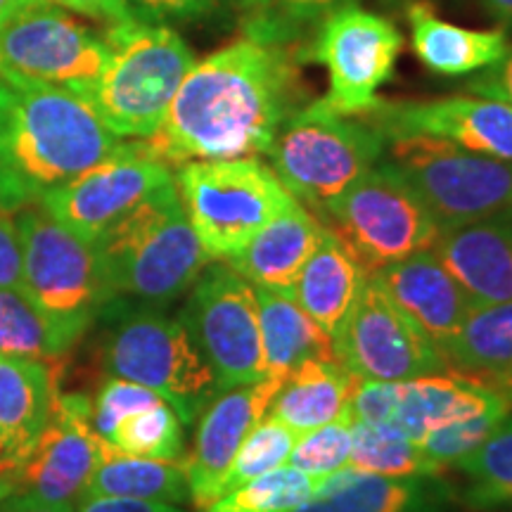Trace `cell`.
<instances>
[{
	"label": "cell",
	"mask_w": 512,
	"mask_h": 512,
	"mask_svg": "<svg viewBox=\"0 0 512 512\" xmlns=\"http://www.w3.org/2000/svg\"><path fill=\"white\" fill-rule=\"evenodd\" d=\"M0 512H76L72 503H48L34 496H8L0 501Z\"/></svg>",
	"instance_id": "bcb514c9"
},
{
	"label": "cell",
	"mask_w": 512,
	"mask_h": 512,
	"mask_svg": "<svg viewBox=\"0 0 512 512\" xmlns=\"http://www.w3.org/2000/svg\"><path fill=\"white\" fill-rule=\"evenodd\" d=\"M57 394L53 363L0 356V453L5 477L36 446Z\"/></svg>",
	"instance_id": "7402d4cb"
},
{
	"label": "cell",
	"mask_w": 512,
	"mask_h": 512,
	"mask_svg": "<svg viewBox=\"0 0 512 512\" xmlns=\"http://www.w3.org/2000/svg\"><path fill=\"white\" fill-rule=\"evenodd\" d=\"M351 418L347 413L318 430L306 432L294 444L287 465L316 477H330L349 467Z\"/></svg>",
	"instance_id": "74e56055"
},
{
	"label": "cell",
	"mask_w": 512,
	"mask_h": 512,
	"mask_svg": "<svg viewBox=\"0 0 512 512\" xmlns=\"http://www.w3.org/2000/svg\"><path fill=\"white\" fill-rule=\"evenodd\" d=\"M297 434L283 422L275 420L273 415H266L259 425L249 432V437L242 441L238 456H235L233 465H230L228 475L223 477L221 494L245 486L254 479L268 475V472L278 470V467L287 465L294 444H297Z\"/></svg>",
	"instance_id": "d590c367"
},
{
	"label": "cell",
	"mask_w": 512,
	"mask_h": 512,
	"mask_svg": "<svg viewBox=\"0 0 512 512\" xmlns=\"http://www.w3.org/2000/svg\"><path fill=\"white\" fill-rule=\"evenodd\" d=\"M512 411V408H510ZM510 411H489L472 415V418L448 422V425L434 427L432 432H427L425 437L418 441L422 456H425L427 465L432 472L456 470L458 463L463 458L470 456L482 441L496 430L498 422H501Z\"/></svg>",
	"instance_id": "8d00e7d4"
},
{
	"label": "cell",
	"mask_w": 512,
	"mask_h": 512,
	"mask_svg": "<svg viewBox=\"0 0 512 512\" xmlns=\"http://www.w3.org/2000/svg\"><path fill=\"white\" fill-rule=\"evenodd\" d=\"M259 304L261 349L266 375L285 380L309 361L335 356V339L299 306L287 292L254 287Z\"/></svg>",
	"instance_id": "4316f807"
},
{
	"label": "cell",
	"mask_w": 512,
	"mask_h": 512,
	"mask_svg": "<svg viewBox=\"0 0 512 512\" xmlns=\"http://www.w3.org/2000/svg\"><path fill=\"white\" fill-rule=\"evenodd\" d=\"M105 38L112 48L110 62L81 98L117 138H152L195 67V53L169 24L143 19L107 27Z\"/></svg>",
	"instance_id": "5b68a950"
},
{
	"label": "cell",
	"mask_w": 512,
	"mask_h": 512,
	"mask_svg": "<svg viewBox=\"0 0 512 512\" xmlns=\"http://www.w3.org/2000/svg\"><path fill=\"white\" fill-rule=\"evenodd\" d=\"M368 124L384 140L430 136L475 155L512 162V105L484 95H453L425 102H377Z\"/></svg>",
	"instance_id": "e0dca14e"
},
{
	"label": "cell",
	"mask_w": 512,
	"mask_h": 512,
	"mask_svg": "<svg viewBox=\"0 0 512 512\" xmlns=\"http://www.w3.org/2000/svg\"><path fill=\"white\" fill-rule=\"evenodd\" d=\"M174 176L185 216L211 261H233L294 200L259 157L188 162Z\"/></svg>",
	"instance_id": "52a82bcc"
},
{
	"label": "cell",
	"mask_w": 512,
	"mask_h": 512,
	"mask_svg": "<svg viewBox=\"0 0 512 512\" xmlns=\"http://www.w3.org/2000/svg\"><path fill=\"white\" fill-rule=\"evenodd\" d=\"M36 3H43V0H0V19L15 15L17 10L29 8V5H36ZM50 3H53V0H50Z\"/></svg>",
	"instance_id": "c3c4849f"
},
{
	"label": "cell",
	"mask_w": 512,
	"mask_h": 512,
	"mask_svg": "<svg viewBox=\"0 0 512 512\" xmlns=\"http://www.w3.org/2000/svg\"><path fill=\"white\" fill-rule=\"evenodd\" d=\"M98 323L105 373L155 389L176 408L185 427L195 425L219 392V382L181 318L169 316L164 306L112 299Z\"/></svg>",
	"instance_id": "3957f363"
},
{
	"label": "cell",
	"mask_w": 512,
	"mask_h": 512,
	"mask_svg": "<svg viewBox=\"0 0 512 512\" xmlns=\"http://www.w3.org/2000/svg\"><path fill=\"white\" fill-rule=\"evenodd\" d=\"M53 3H57L64 10L76 12V15L105 22L107 27L138 19L136 15H133L128 0H53Z\"/></svg>",
	"instance_id": "7bdbcfd3"
},
{
	"label": "cell",
	"mask_w": 512,
	"mask_h": 512,
	"mask_svg": "<svg viewBox=\"0 0 512 512\" xmlns=\"http://www.w3.org/2000/svg\"><path fill=\"white\" fill-rule=\"evenodd\" d=\"M366 280V271L358 266L342 240L330 228H325L323 238L287 294L316 320L320 328L335 337L349 311L354 309Z\"/></svg>",
	"instance_id": "484cf974"
},
{
	"label": "cell",
	"mask_w": 512,
	"mask_h": 512,
	"mask_svg": "<svg viewBox=\"0 0 512 512\" xmlns=\"http://www.w3.org/2000/svg\"><path fill=\"white\" fill-rule=\"evenodd\" d=\"M178 318L214 370L219 389L264 380L256 290L233 266L214 261L204 268Z\"/></svg>",
	"instance_id": "8fae6325"
},
{
	"label": "cell",
	"mask_w": 512,
	"mask_h": 512,
	"mask_svg": "<svg viewBox=\"0 0 512 512\" xmlns=\"http://www.w3.org/2000/svg\"><path fill=\"white\" fill-rule=\"evenodd\" d=\"M384 159L427 204L441 230L512 209V162L430 136L387 140Z\"/></svg>",
	"instance_id": "9c48e42d"
},
{
	"label": "cell",
	"mask_w": 512,
	"mask_h": 512,
	"mask_svg": "<svg viewBox=\"0 0 512 512\" xmlns=\"http://www.w3.org/2000/svg\"><path fill=\"white\" fill-rule=\"evenodd\" d=\"M366 275L437 245L441 226L387 159L375 164L320 216Z\"/></svg>",
	"instance_id": "ba28073f"
},
{
	"label": "cell",
	"mask_w": 512,
	"mask_h": 512,
	"mask_svg": "<svg viewBox=\"0 0 512 512\" xmlns=\"http://www.w3.org/2000/svg\"><path fill=\"white\" fill-rule=\"evenodd\" d=\"M384 150L387 140L373 124L316 100L283 121L266 155L294 200L320 219L337 197L382 162Z\"/></svg>",
	"instance_id": "8992f818"
},
{
	"label": "cell",
	"mask_w": 512,
	"mask_h": 512,
	"mask_svg": "<svg viewBox=\"0 0 512 512\" xmlns=\"http://www.w3.org/2000/svg\"><path fill=\"white\" fill-rule=\"evenodd\" d=\"M394 304L432 339L441 354L475 311L470 297L439 256L427 249L375 273Z\"/></svg>",
	"instance_id": "ffe728a7"
},
{
	"label": "cell",
	"mask_w": 512,
	"mask_h": 512,
	"mask_svg": "<svg viewBox=\"0 0 512 512\" xmlns=\"http://www.w3.org/2000/svg\"><path fill=\"white\" fill-rule=\"evenodd\" d=\"M76 512H185L181 505L138 501V498H112L83 494L76 501Z\"/></svg>",
	"instance_id": "f6af8a7d"
},
{
	"label": "cell",
	"mask_w": 512,
	"mask_h": 512,
	"mask_svg": "<svg viewBox=\"0 0 512 512\" xmlns=\"http://www.w3.org/2000/svg\"><path fill=\"white\" fill-rule=\"evenodd\" d=\"M114 299L166 306L211 264L185 216L176 181L147 197L95 242Z\"/></svg>",
	"instance_id": "277c9868"
},
{
	"label": "cell",
	"mask_w": 512,
	"mask_h": 512,
	"mask_svg": "<svg viewBox=\"0 0 512 512\" xmlns=\"http://www.w3.org/2000/svg\"><path fill=\"white\" fill-rule=\"evenodd\" d=\"M91 496L138 498L169 505L190 503L188 467L183 458H143L119 453L105 444L102 460L86 486Z\"/></svg>",
	"instance_id": "f546056e"
},
{
	"label": "cell",
	"mask_w": 512,
	"mask_h": 512,
	"mask_svg": "<svg viewBox=\"0 0 512 512\" xmlns=\"http://www.w3.org/2000/svg\"><path fill=\"white\" fill-rule=\"evenodd\" d=\"M302 105L292 50L247 36L195 62L164 124L145 143L169 166L266 155L283 121Z\"/></svg>",
	"instance_id": "6da1fadb"
},
{
	"label": "cell",
	"mask_w": 512,
	"mask_h": 512,
	"mask_svg": "<svg viewBox=\"0 0 512 512\" xmlns=\"http://www.w3.org/2000/svg\"><path fill=\"white\" fill-rule=\"evenodd\" d=\"M86 330L43 311L19 287H0V356L55 363L72 351Z\"/></svg>",
	"instance_id": "4dcf8cb0"
},
{
	"label": "cell",
	"mask_w": 512,
	"mask_h": 512,
	"mask_svg": "<svg viewBox=\"0 0 512 512\" xmlns=\"http://www.w3.org/2000/svg\"><path fill=\"white\" fill-rule=\"evenodd\" d=\"M482 3L503 31H512V0H482Z\"/></svg>",
	"instance_id": "7dc6e473"
},
{
	"label": "cell",
	"mask_w": 512,
	"mask_h": 512,
	"mask_svg": "<svg viewBox=\"0 0 512 512\" xmlns=\"http://www.w3.org/2000/svg\"><path fill=\"white\" fill-rule=\"evenodd\" d=\"M102 451L105 441L93 427L91 399L83 394H57L46 427L27 460L0 479V501L24 494L48 503L74 505L86 494Z\"/></svg>",
	"instance_id": "2e32d148"
},
{
	"label": "cell",
	"mask_w": 512,
	"mask_h": 512,
	"mask_svg": "<svg viewBox=\"0 0 512 512\" xmlns=\"http://www.w3.org/2000/svg\"><path fill=\"white\" fill-rule=\"evenodd\" d=\"M403 48L394 22L356 3H342L320 19L311 57L328 69L325 105L339 114L363 117L380 102L377 91L392 79Z\"/></svg>",
	"instance_id": "5bb4252c"
},
{
	"label": "cell",
	"mask_w": 512,
	"mask_h": 512,
	"mask_svg": "<svg viewBox=\"0 0 512 512\" xmlns=\"http://www.w3.org/2000/svg\"><path fill=\"white\" fill-rule=\"evenodd\" d=\"M15 223L22 240L24 292L50 316L91 330L114 299L98 249L41 204L19 209Z\"/></svg>",
	"instance_id": "30bf717a"
},
{
	"label": "cell",
	"mask_w": 512,
	"mask_h": 512,
	"mask_svg": "<svg viewBox=\"0 0 512 512\" xmlns=\"http://www.w3.org/2000/svg\"><path fill=\"white\" fill-rule=\"evenodd\" d=\"M332 339L337 361L356 380L408 382L451 370L444 354L394 304L375 275H368L354 309Z\"/></svg>",
	"instance_id": "4fadbf2b"
},
{
	"label": "cell",
	"mask_w": 512,
	"mask_h": 512,
	"mask_svg": "<svg viewBox=\"0 0 512 512\" xmlns=\"http://www.w3.org/2000/svg\"><path fill=\"white\" fill-rule=\"evenodd\" d=\"M110 55L105 34L50 0L0 19V72L5 74L81 95L100 79Z\"/></svg>",
	"instance_id": "7c38bea8"
},
{
	"label": "cell",
	"mask_w": 512,
	"mask_h": 512,
	"mask_svg": "<svg viewBox=\"0 0 512 512\" xmlns=\"http://www.w3.org/2000/svg\"><path fill=\"white\" fill-rule=\"evenodd\" d=\"M354 384L356 377L337 358L309 361L285 377L268 415L302 437L347 413Z\"/></svg>",
	"instance_id": "83f0119b"
},
{
	"label": "cell",
	"mask_w": 512,
	"mask_h": 512,
	"mask_svg": "<svg viewBox=\"0 0 512 512\" xmlns=\"http://www.w3.org/2000/svg\"><path fill=\"white\" fill-rule=\"evenodd\" d=\"M325 479L283 465L245 486L228 491L202 512H292L323 489Z\"/></svg>",
	"instance_id": "836d02e7"
},
{
	"label": "cell",
	"mask_w": 512,
	"mask_h": 512,
	"mask_svg": "<svg viewBox=\"0 0 512 512\" xmlns=\"http://www.w3.org/2000/svg\"><path fill=\"white\" fill-rule=\"evenodd\" d=\"M174 181L171 166L145 140H124L110 157L48 192L38 204L81 240L95 245L147 197Z\"/></svg>",
	"instance_id": "9a60e30c"
},
{
	"label": "cell",
	"mask_w": 512,
	"mask_h": 512,
	"mask_svg": "<svg viewBox=\"0 0 512 512\" xmlns=\"http://www.w3.org/2000/svg\"><path fill=\"white\" fill-rule=\"evenodd\" d=\"M444 358L451 370L496 389L512 403V302L472 311Z\"/></svg>",
	"instance_id": "f1b7e54d"
},
{
	"label": "cell",
	"mask_w": 512,
	"mask_h": 512,
	"mask_svg": "<svg viewBox=\"0 0 512 512\" xmlns=\"http://www.w3.org/2000/svg\"><path fill=\"white\" fill-rule=\"evenodd\" d=\"M121 143L81 95L0 72V209L8 214L38 204Z\"/></svg>",
	"instance_id": "7a4b0ae2"
},
{
	"label": "cell",
	"mask_w": 512,
	"mask_h": 512,
	"mask_svg": "<svg viewBox=\"0 0 512 512\" xmlns=\"http://www.w3.org/2000/svg\"><path fill=\"white\" fill-rule=\"evenodd\" d=\"M408 24L418 60L441 76L484 72L510 50L508 31L458 27L441 19L425 0L408 5Z\"/></svg>",
	"instance_id": "d4e9b609"
},
{
	"label": "cell",
	"mask_w": 512,
	"mask_h": 512,
	"mask_svg": "<svg viewBox=\"0 0 512 512\" xmlns=\"http://www.w3.org/2000/svg\"><path fill=\"white\" fill-rule=\"evenodd\" d=\"M285 380L264 377L259 382L219 389L197 418L195 441L185 456L190 482V503L207 508L221 494L223 477L238 456L242 441L266 418L271 403Z\"/></svg>",
	"instance_id": "ac0fdd59"
},
{
	"label": "cell",
	"mask_w": 512,
	"mask_h": 512,
	"mask_svg": "<svg viewBox=\"0 0 512 512\" xmlns=\"http://www.w3.org/2000/svg\"><path fill=\"white\" fill-rule=\"evenodd\" d=\"M349 467L382 477L437 475L420 446L389 422H351Z\"/></svg>",
	"instance_id": "d6a6232c"
},
{
	"label": "cell",
	"mask_w": 512,
	"mask_h": 512,
	"mask_svg": "<svg viewBox=\"0 0 512 512\" xmlns=\"http://www.w3.org/2000/svg\"><path fill=\"white\" fill-rule=\"evenodd\" d=\"M183 427L181 415L164 399L121 418L102 441L128 456L183 458Z\"/></svg>",
	"instance_id": "e575fe53"
},
{
	"label": "cell",
	"mask_w": 512,
	"mask_h": 512,
	"mask_svg": "<svg viewBox=\"0 0 512 512\" xmlns=\"http://www.w3.org/2000/svg\"><path fill=\"white\" fill-rule=\"evenodd\" d=\"M510 408L512 403L496 389L456 370H446L439 375L399 382V399L389 425L408 434L418 444L434 427L479 413L510 411Z\"/></svg>",
	"instance_id": "603a6c76"
},
{
	"label": "cell",
	"mask_w": 512,
	"mask_h": 512,
	"mask_svg": "<svg viewBox=\"0 0 512 512\" xmlns=\"http://www.w3.org/2000/svg\"><path fill=\"white\" fill-rule=\"evenodd\" d=\"M432 252L475 309L512 302V209L441 230Z\"/></svg>",
	"instance_id": "d6986e66"
},
{
	"label": "cell",
	"mask_w": 512,
	"mask_h": 512,
	"mask_svg": "<svg viewBox=\"0 0 512 512\" xmlns=\"http://www.w3.org/2000/svg\"><path fill=\"white\" fill-rule=\"evenodd\" d=\"M5 477V465H3V453H0V479Z\"/></svg>",
	"instance_id": "681fc988"
},
{
	"label": "cell",
	"mask_w": 512,
	"mask_h": 512,
	"mask_svg": "<svg viewBox=\"0 0 512 512\" xmlns=\"http://www.w3.org/2000/svg\"><path fill=\"white\" fill-rule=\"evenodd\" d=\"M470 91L512 105V46L501 62L479 72L477 79L470 81Z\"/></svg>",
	"instance_id": "ee69618b"
},
{
	"label": "cell",
	"mask_w": 512,
	"mask_h": 512,
	"mask_svg": "<svg viewBox=\"0 0 512 512\" xmlns=\"http://www.w3.org/2000/svg\"><path fill=\"white\" fill-rule=\"evenodd\" d=\"M458 489L441 475L382 477L344 467L292 512H451Z\"/></svg>",
	"instance_id": "44dd1931"
},
{
	"label": "cell",
	"mask_w": 512,
	"mask_h": 512,
	"mask_svg": "<svg viewBox=\"0 0 512 512\" xmlns=\"http://www.w3.org/2000/svg\"><path fill=\"white\" fill-rule=\"evenodd\" d=\"M228 0H128L133 15L152 24H181L214 15Z\"/></svg>",
	"instance_id": "60d3db41"
},
{
	"label": "cell",
	"mask_w": 512,
	"mask_h": 512,
	"mask_svg": "<svg viewBox=\"0 0 512 512\" xmlns=\"http://www.w3.org/2000/svg\"><path fill=\"white\" fill-rule=\"evenodd\" d=\"M456 470L465 477L460 505L477 512L512 510V411Z\"/></svg>",
	"instance_id": "1f68e13d"
},
{
	"label": "cell",
	"mask_w": 512,
	"mask_h": 512,
	"mask_svg": "<svg viewBox=\"0 0 512 512\" xmlns=\"http://www.w3.org/2000/svg\"><path fill=\"white\" fill-rule=\"evenodd\" d=\"M252 10L249 36L268 41H287L297 27L313 19H323L342 0H242Z\"/></svg>",
	"instance_id": "f35d334b"
},
{
	"label": "cell",
	"mask_w": 512,
	"mask_h": 512,
	"mask_svg": "<svg viewBox=\"0 0 512 512\" xmlns=\"http://www.w3.org/2000/svg\"><path fill=\"white\" fill-rule=\"evenodd\" d=\"M159 401H164V396L157 394L155 389L107 375V380L100 384V389L91 399L95 432L105 439L121 418L140 411V408L155 406Z\"/></svg>",
	"instance_id": "ab89813d"
},
{
	"label": "cell",
	"mask_w": 512,
	"mask_h": 512,
	"mask_svg": "<svg viewBox=\"0 0 512 512\" xmlns=\"http://www.w3.org/2000/svg\"><path fill=\"white\" fill-rule=\"evenodd\" d=\"M323 230V221L316 214L292 200L226 264L233 266L254 287L290 292L294 280L299 278L304 264L323 238Z\"/></svg>",
	"instance_id": "cb8c5ba5"
},
{
	"label": "cell",
	"mask_w": 512,
	"mask_h": 512,
	"mask_svg": "<svg viewBox=\"0 0 512 512\" xmlns=\"http://www.w3.org/2000/svg\"><path fill=\"white\" fill-rule=\"evenodd\" d=\"M0 287L24 290L22 240H19L15 219H10L8 211L3 209H0Z\"/></svg>",
	"instance_id": "b9f144b4"
}]
</instances>
